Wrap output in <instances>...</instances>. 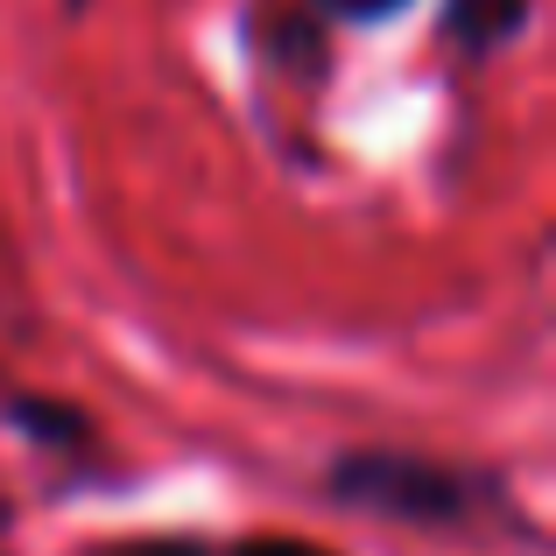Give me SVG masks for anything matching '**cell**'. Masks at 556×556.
I'll return each mask as SVG.
<instances>
[{
    "label": "cell",
    "instance_id": "6da1fadb",
    "mask_svg": "<svg viewBox=\"0 0 556 556\" xmlns=\"http://www.w3.org/2000/svg\"><path fill=\"white\" fill-rule=\"evenodd\" d=\"M331 493L359 515L388 521H458L472 507V479L444 472L430 458H408V451H353L331 472Z\"/></svg>",
    "mask_w": 556,
    "mask_h": 556
},
{
    "label": "cell",
    "instance_id": "7a4b0ae2",
    "mask_svg": "<svg viewBox=\"0 0 556 556\" xmlns=\"http://www.w3.org/2000/svg\"><path fill=\"white\" fill-rule=\"evenodd\" d=\"M529 28V0H444V36L465 56H486Z\"/></svg>",
    "mask_w": 556,
    "mask_h": 556
},
{
    "label": "cell",
    "instance_id": "3957f363",
    "mask_svg": "<svg viewBox=\"0 0 556 556\" xmlns=\"http://www.w3.org/2000/svg\"><path fill=\"white\" fill-rule=\"evenodd\" d=\"M8 416L22 422L36 444H85V416H71V408H56V402H36V394L8 402Z\"/></svg>",
    "mask_w": 556,
    "mask_h": 556
},
{
    "label": "cell",
    "instance_id": "277c9868",
    "mask_svg": "<svg viewBox=\"0 0 556 556\" xmlns=\"http://www.w3.org/2000/svg\"><path fill=\"white\" fill-rule=\"evenodd\" d=\"M408 0H311L317 22H388V14H402Z\"/></svg>",
    "mask_w": 556,
    "mask_h": 556
},
{
    "label": "cell",
    "instance_id": "5b68a950",
    "mask_svg": "<svg viewBox=\"0 0 556 556\" xmlns=\"http://www.w3.org/2000/svg\"><path fill=\"white\" fill-rule=\"evenodd\" d=\"M99 556H204V543H190V535H135V543H113Z\"/></svg>",
    "mask_w": 556,
    "mask_h": 556
},
{
    "label": "cell",
    "instance_id": "8992f818",
    "mask_svg": "<svg viewBox=\"0 0 556 556\" xmlns=\"http://www.w3.org/2000/svg\"><path fill=\"white\" fill-rule=\"evenodd\" d=\"M240 556H331V549H317V543H296V535H261V543H247Z\"/></svg>",
    "mask_w": 556,
    "mask_h": 556
},
{
    "label": "cell",
    "instance_id": "52a82bcc",
    "mask_svg": "<svg viewBox=\"0 0 556 556\" xmlns=\"http://www.w3.org/2000/svg\"><path fill=\"white\" fill-rule=\"evenodd\" d=\"M71 8H85V0H71Z\"/></svg>",
    "mask_w": 556,
    "mask_h": 556
}]
</instances>
